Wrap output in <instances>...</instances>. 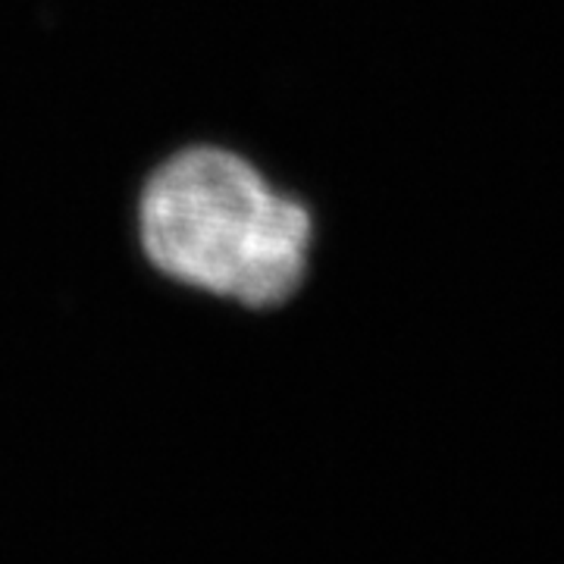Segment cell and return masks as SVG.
Masks as SVG:
<instances>
[{"mask_svg": "<svg viewBox=\"0 0 564 564\" xmlns=\"http://www.w3.org/2000/svg\"><path fill=\"white\" fill-rule=\"evenodd\" d=\"M311 214L223 148H185L139 195L144 258L170 280L248 307L289 302L304 276Z\"/></svg>", "mask_w": 564, "mask_h": 564, "instance_id": "1", "label": "cell"}]
</instances>
